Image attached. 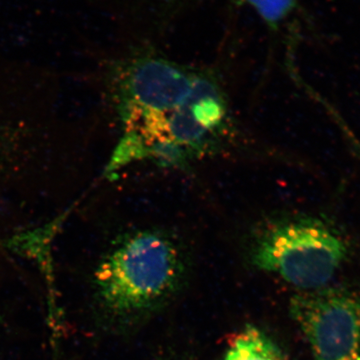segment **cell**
I'll list each match as a JSON object with an SVG mask.
<instances>
[{"mask_svg":"<svg viewBox=\"0 0 360 360\" xmlns=\"http://www.w3.org/2000/svg\"><path fill=\"white\" fill-rule=\"evenodd\" d=\"M336 123H338V127H340L341 131H342L343 135H345V139H347L348 146L352 148V150L354 151L355 156L360 160V141L357 139L356 135H355L354 132L350 129L349 125L347 124L345 120H343L342 117L338 116L335 120Z\"/></svg>","mask_w":360,"mask_h":360,"instance_id":"cell-8","label":"cell"},{"mask_svg":"<svg viewBox=\"0 0 360 360\" xmlns=\"http://www.w3.org/2000/svg\"><path fill=\"white\" fill-rule=\"evenodd\" d=\"M227 120L224 94L214 78L200 72L191 96L168 115L137 116L127 141L135 160H151L165 167H186L210 153Z\"/></svg>","mask_w":360,"mask_h":360,"instance_id":"cell-1","label":"cell"},{"mask_svg":"<svg viewBox=\"0 0 360 360\" xmlns=\"http://www.w3.org/2000/svg\"><path fill=\"white\" fill-rule=\"evenodd\" d=\"M200 72L155 54L129 59L118 75L120 115H168L191 96Z\"/></svg>","mask_w":360,"mask_h":360,"instance_id":"cell-5","label":"cell"},{"mask_svg":"<svg viewBox=\"0 0 360 360\" xmlns=\"http://www.w3.org/2000/svg\"><path fill=\"white\" fill-rule=\"evenodd\" d=\"M347 255V240L335 227L302 215L270 221L255 241L252 260L307 292L326 288Z\"/></svg>","mask_w":360,"mask_h":360,"instance_id":"cell-3","label":"cell"},{"mask_svg":"<svg viewBox=\"0 0 360 360\" xmlns=\"http://www.w3.org/2000/svg\"><path fill=\"white\" fill-rule=\"evenodd\" d=\"M290 309L314 360H360V290L307 291L293 298Z\"/></svg>","mask_w":360,"mask_h":360,"instance_id":"cell-4","label":"cell"},{"mask_svg":"<svg viewBox=\"0 0 360 360\" xmlns=\"http://www.w3.org/2000/svg\"><path fill=\"white\" fill-rule=\"evenodd\" d=\"M180 274L179 251L167 236L137 232L106 255L97 267V300L111 314H134L170 295Z\"/></svg>","mask_w":360,"mask_h":360,"instance_id":"cell-2","label":"cell"},{"mask_svg":"<svg viewBox=\"0 0 360 360\" xmlns=\"http://www.w3.org/2000/svg\"><path fill=\"white\" fill-rule=\"evenodd\" d=\"M221 360H285L274 342L257 328L248 326L232 340Z\"/></svg>","mask_w":360,"mask_h":360,"instance_id":"cell-6","label":"cell"},{"mask_svg":"<svg viewBox=\"0 0 360 360\" xmlns=\"http://www.w3.org/2000/svg\"><path fill=\"white\" fill-rule=\"evenodd\" d=\"M255 9L265 25L271 30H277L297 7V0H238Z\"/></svg>","mask_w":360,"mask_h":360,"instance_id":"cell-7","label":"cell"}]
</instances>
